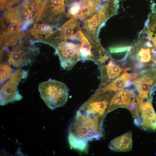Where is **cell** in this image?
<instances>
[{
  "label": "cell",
  "instance_id": "1",
  "mask_svg": "<svg viewBox=\"0 0 156 156\" xmlns=\"http://www.w3.org/2000/svg\"><path fill=\"white\" fill-rule=\"evenodd\" d=\"M103 118L94 116L79 110L70 129L68 139L70 146L80 151H86L88 141L102 136Z\"/></svg>",
  "mask_w": 156,
  "mask_h": 156
},
{
  "label": "cell",
  "instance_id": "14",
  "mask_svg": "<svg viewBox=\"0 0 156 156\" xmlns=\"http://www.w3.org/2000/svg\"><path fill=\"white\" fill-rule=\"evenodd\" d=\"M31 35L40 40H44L48 38L53 33L52 28L45 24L35 23L31 29Z\"/></svg>",
  "mask_w": 156,
  "mask_h": 156
},
{
  "label": "cell",
  "instance_id": "11",
  "mask_svg": "<svg viewBox=\"0 0 156 156\" xmlns=\"http://www.w3.org/2000/svg\"><path fill=\"white\" fill-rule=\"evenodd\" d=\"M139 99L134 90L123 89L117 91L111 99L108 113L119 107H126L128 109Z\"/></svg>",
  "mask_w": 156,
  "mask_h": 156
},
{
  "label": "cell",
  "instance_id": "4",
  "mask_svg": "<svg viewBox=\"0 0 156 156\" xmlns=\"http://www.w3.org/2000/svg\"><path fill=\"white\" fill-rule=\"evenodd\" d=\"M81 31L59 43L55 47L61 67L64 70L71 69L80 60V52L82 45Z\"/></svg>",
  "mask_w": 156,
  "mask_h": 156
},
{
  "label": "cell",
  "instance_id": "6",
  "mask_svg": "<svg viewBox=\"0 0 156 156\" xmlns=\"http://www.w3.org/2000/svg\"><path fill=\"white\" fill-rule=\"evenodd\" d=\"M115 92L110 90L96 92L79 109L94 116L103 117L108 113L111 99Z\"/></svg>",
  "mask_w": 156,
  "mask_h": 156
},
{
  "label": "cell",
  "instance_id": "8",
  "mask_svg": "<svg viewBox=\"0 0 156 156\" xmlns=\"http://www.w3.org/2000/svg\"><path fill=\"white\" fill-rule=\"evenodd\" d=\"M35 50L20 43L14 47L8 55V63L18 68L30 64L35 59Z\"/></svg>",
  "mask_w": 156,
  "mask_h": 156
},
{
  "label": "cell",
  "instance_id": "16",
  "mask_svg": "<svg viewBox=\"0 0 156 156\" xmlns=\"http://www.w3.org/2000/svg\"><path fill=\"white\" fill-rule=\"evenodd\" d=\"M14 71L8 64H0V84H2L7 80L11 76Z\"/></svg>",
  "mask_w": 156,
  "mask_h": 156
},
{
  "label": "cell",
  "instance_id": "12",
  "mask_svg": "<svg viewBox=\"0 0 156 156\" xmlns=\"http://www.w3.org/2000/svg\"><path fill=\"white\" fill-rule=\"evenodd\" d=\"M133 68H130L128 69L108 84L99 88L96 91L101 92L110 90L116 92L129 86V85L132 84L131 80L134 78L135 76V71L131 73L129 72Z\"/></svg>",
  "mask_w": 156,
  "mask_h": 156
},
{
  "label": "cell",
  "instance_id": "9",
  "mask_svg": "<svg viewBox=\"0 0 156 156\" xmlns=\"http://www.w3.org/2000/svg\"><path fill=\"white\" fill-rule=\"evenodd\" d=\"M134 122L145 130L156 131V114L148 99H140L139 115Z\"/></svg>",
  "mask_w": 156,
  "mask_h": 156
},
{
  "label": "cell",
  "instance_id": "10",
  "mask_svg": "<svg viewBox=\"0 0 156 156\" xmlns=\"http://www.w3.org/2000/svg\"><path fill=\"white\" fill-rule=\"evenodd\" d=\"M156 70H151L141 72L132 81L140 99H148V94L156 81Z\"/></svg>",
  "mask_w": 156,
  "mask_h": 156
},
{
  "label": "cell",
  "instance_id": "5",
  "mask_svg": "<svg viewBox=\"0 0 156 156\" xmlns=\"http://www.w3.org/2000/svg\"><path fill=\"white\" fill-rule=\"evenodd\" d=\"M27 70L18 68L7 80L1 84V105L4 106L22 99L23 97L17 90L18 87L22 80L27 77Z\"/></svg>",
  "mask_w": 156,
  "mask_h": 156
},
{
  "label": "cell",
  "instance_id": "3",
  "mask_svg": "<svg viewBox=\"0 0 156 156\" xmlns=\"http://www.w3.org/2000/svg\"><path fill=\"white\" fill-rule=\"evenodd\" d=\"M38 90L43 100L53 110L64 105L68 99L69 89L64 83L51 79L40 83Z\"/></svg>",
  "mask_w": 156,
  "mask_h": 156
},
{
  "label": "cell",
  "instance_id": "17",
  "mask_svg": "<svg viewBox=\"0 0 156 156\" xmlns=\"http://www.w3.org/2000/svg\"><path fill=\"white\" fill-rule=\"evenodd\" d=\"M48 1L49 0H36L35 3L37 8V21L41 20Z\"/></svg>",
  "mask_w": 156,
  "mask_h": 156
},
{
  "label": "cell",
  "instance_id": "2",
  "mask_svg": "<svg viewBox=\"0 0 156 156\" xmlns=\"http://www.w3.org/2000/svg\"><path fill=\"white\" fill-rule=\"evenodd\" d=\"M153 46L148 38L139 34L138 40L127 54L135 71L139 73L148 70V68L156 64V49Z\"/></svg>",
  "mask_w": 156,
  "mask_h": 156
},
{
  "label": "cell",
  "instance_id": "13",
  "mask_svg": "<svg viewBox=\"0 0 156 156\" xmlns=\"http://www.w3.org/2000/svg\"><path fill=\"white\" fill-rule=\"evenodd\" d=\"M132 132L129 131L115 138L109 144L111 150L116 152H125L132 149Z\"/></svg>",
  "mask_w": 156,
  "mask_h": 156
},
{
  "label": "cell",
  "instance_id": "15",
  "mask_svg": "<svg viewBox=\"0 0 156 156\" xmlns=\"http://www.w3.org/2000/svg\"><path fill=\"white\" fill-rule=\"evenodd\" d=\"M65 0H50V12L54 16H57L63 14L65 9Z\"/></svg>",
  "mask_w": 156,
  "mask_h": 156
},
{
  "label": "cell",
  "instance_id": "7",
  "mask_svg": "<svg viewBox=\"0 0 156 156\" xmlns=\"http://www.w3.org/2000/svg\"><path fill=\"white\" fill-rule=\"evenodd\" d=\"M126 59L118 60L111 57L103 63L98 65L101 76L99 88L108 84L128 69L129 67L125 66Z\"/></svg>",
  "mask_w": 156,
  "mask_h": 156
},
{
  "label": "cell",
  "instance_id": "18",
  "mask_svg": "<svg viewBox=\"0 0 156 156\" xmlns=\"http://www.w3.org/2000/svg\"><path fill=\"white\" fill-rule=\"evenodd\" d=\"M19 0H0V8L4 10L17 2Z\"/></svg>",
  "mask_w": 156,
  "mask_h": 156
}]
</instances>
